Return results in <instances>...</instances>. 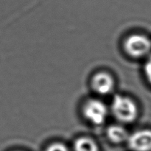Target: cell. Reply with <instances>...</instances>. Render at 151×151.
Segmentation results:
<instances>
[{
  "mask_svg": "<svg viewBox=\"0 0 151 151\" xmlns=\"http://www.w3.org/2000/svg\"><path fill=\"white\" fill-rule=\"evenodd\" d=\"M111 111L118 121L130 123L137 119L138 108L135 102L125 96L116 94L111 103Z\"/></svg>",
  "mask_w": 151,
  "mask_h": 151,
  "instance_id": "6da1fadb",
  "label": "cell"
},
{
  "mask_svg": "<svg viewBox=\"0 0 151 151\" xmlns=\"http://www.w3.org/2000/svg\"><path fill=\"white\" fill-rule=\"evenodd\" d=\"M124 49L127 54L131 57H144L150 52L151 41L144 35L133 34L125 39Z\"/></svg>",
  "mask_w": 151,
  "mask_h": 151,
  "instance_id": "7a4b0ae2",
  "label": "cell"
},
{
  "mask_svg": "<svg viewBox=\"0 0 151 151\" xmlns=\"http://www.w3.org/2000/svg\"><path fill=\"white\" fill-rule=\"evenodd\" d=\"M83 115L93 125H102L108 116V109L103 102L96 99L88 100L83 106Z\"/></svg>",
  "mask_w": 151,
  "mask_h": 151,
  "instance_id": "3957f363",
  "label": "cell"
},
{
  "mask_svg": "<svg viewBox=\"0 0 151 151\" xmlns=\"http://www.w3.org/2000/svg\"><path fill=\"white\" fill-rule=\"evenodd\" d=\"M128 147L133 151H151V130H141L129 135Z\"/></svg>",
  "mask_w": 151,
  "mask_h": 151,
  "instance_id": "277c9868",
  "label": "cell"
},
{
  "mask_svg": "<svg viewBox=\"0 0 151 151\" xmlns=\"http://www.w3.org/2000/svg\"><path fill=\"white\" fill-rule=\"evenodd\" d=\"M91 87L97 94L107 95L111 93L114 88V80L107 72H98L91 79Z\"/></svg>",
  "mask_w": 151,
  "mask_h": 151,
  "instance_id": "5b68a950",
  "label": "cell"
},
{
  "mask_svg": "<svg viewBox=\"0 0 151 151\" xmlns=\"http://www.w3.org/2000/svg\"><path fill=\"white\" fill-rule=\"evenodd\" d=\"M107 137L114 143H122L128 140V135L126 129L119 125H112L107 129Z\"/></svg>",
  "mask_w": 151,
  "mask_h": 151,
  "instance_id": "8992f818",
  "label": "cell"
},
{
  "mask_svg": "<svg viewBox=\"0 0 151 151\" xmlns=\"http://www.w3.org/2000/svg\"><path fill=\"white\" fill-rule=\"evenodd\" d=\"M74 151H100L97 143L88 137H81L74 143Z\"/></svg>",
  "mask_w": 151,
  "mask_h": 151,
  "instance_id": "52a82bcc",
  "label": "cell"
},
{
  "mask_svg": "<svg viewBox=\"0 0 151 151\" xmlns=\"http://www.w3.org/2000/svg\"><path fill=\"white\" fill-rule=\"evenodd\" d=\"M46 151H69V149L65 145L56 142L49 145L46 149Z\"/></svg>",
  "mask_w": 151,
  "mask_h": 151,
  "instance_id": "ba28073f",
  "label": "cell"
},
{
  "mask_svg": "<svg viewBox=\"0 0 151 151\" xmlns=\"http://www.w3.org/2000/svg\"><path fill=\"white\" fill-rule=\"evenodd\" d=\"M145 73L147 81L151 84V55L148 58L145 65Z\"/></svg>",
  "mask_w": 151,
  "mask_h": 151,
  "instance_id": "9c48e42d",
  "label": "cell"
}]
</instances>
